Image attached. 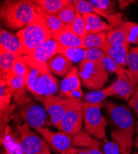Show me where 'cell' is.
Instances as JSON below:
<instances>
[{"instance_id": "6da1fadb", "label": "cell", "mask_w": 138, "mask_h": 154, "mask_svg": "<svg viewBox=\"0 0 138 154\" xmlns=\"http://www.w3.org/2000/svg\"><path fill=\"white\" fill-rule=\"evenodd\" d=\"M0 16L5 26L14 30L26 27L41 17L36 3L30 0L3 2Z\"/></svg>"}, {"instance_id": "7a4b0ae2", "label": "cell", "mask_w": 138, "mask_h": 154, "mask_svg": "<svg viewBox=\"0 0 138 154\" xmlns=\"http://www.w3.org/2000/svg\"><path fill=\"white\" fill-rule=\"evenodd\" d=\"M27 89L14 93V100L18 111L12 115V119H22L28 125L36 130L47 125V113L44 107L36 103L28 95Z\"/></svg>"}, {"instance_id": "3957f363", "label": "cell", "mask_w": 138, "mask_h": 154, "mask_svg": "<svg viewBox=\"0 0 138 154\" xmlns=\"http://www.w3.org/2000/svg\"><path fill=\"white\" fill-rule=\"evenodd\" d=\"M17 36L21 43L20 54L28 55L52 38V34L41 17L27 27L19 30Z\"/></svg>"}, {"instance_id": "277c9868", "label": "cell", "mask_w": 138, "mask_h": 154, "mask_svg": "<svg viewBox=\"0 0 138 154\" xmlns=\"http://www.w3.org/2000/svg\"><path fill=\"white\" fill-rule=\"evenodd\" d=\"M25 82L27 91L35 97L55 95L59 89L58 81L52 73L30 67L25 76Z\"/></svg>"}, {"instance_id": "5b68a950", "label": "cell", "mask_w": 138, "mask_h": 154, "mask_svg": "<svg viewBox=\"0 0 138 154\" xmlns=\"http://www.w3.org/2000/svg\"><path fill=\"white\" fill-rule=\"evenodd\" d=\"M78 72L81 83L91 90L102 89L108 81V73L102 61L89 62L83 60L79 64Z\"/></svg>"}, {"instance_id": "8992f818", "label": "cell", "mask_w": 138, "mask_h": 154, "mask_svg": "<svg viewBox=\"0 0 138 154\" xmlns=\"http://www.w3.org/2000/svg\"><path fill=\"white\" fill-rule=\"evenodd\" d=\"M104 102L98 104H89L84 102V130L97 140L106 139L107 120L100 112V108L103 107Z\"/></svg>"}, {"instance_id": "52a82bcc", "label": "cell", "mask_w": 138, "mask_h": 154, "mask_svg": "<svg viewBox=\"0 0 138 154\" xmlns=\"http://www.w3.org/2000/svg\"><path fill=\"white\" fill-rule=\"evenodd\" d=\"M69 99V104L63 117L60 130L72 137L82 131L84 122V102L82 99Z\"/></svg>"}, {"instance_id": "ba28073f", "label": "cell", "mask_w": 138, "mask_h": 154, "mask_svg": "<svg viewBox=\"0 0 138 154\" xmlns=\"http://www.w3.org/2000/svg\"><path fill=\"white\" fill-rule=\"evenodd\" d=\"M21 143L26 154H51L50 147L47 141L31 131L26 122L17 125Z\"/></svg>"}, {"instance_id": "9c48e42d", "label": "cell", "mask_w": 138, "mask_h": 154, "mask_svg": "<svg viewBox=\"0 0 138 154\" xmlns=\"http://www.w3.org/2000/svg\"><path fill=\"white\" fill-rule=\"evenodd\" d=\"M58 42L53 38L49 40L33 52L24 56L29 67L42 72H48L47 62L54 55L58 53Z\"/></svg>"}, {"instance_id": "30bf717a", "label": "cell", "mask_w": 138, "mask_h": 154, "mask_svg": "<svg viewBox=\"0 0 138 154\" xmlns=\"http://www.w3.org/2000/svg\"><path fill=\"white\" fill-rule=\"evenodd\" d=\"M43 106L50 117V123L60 130L61 120L69 104V99L51 95L35 97Z\"/></svg>"}, {"instance_id": "8fae6325", "label": "cell", "mask_w": 138, "mask_h": 154, "mask_svg": "<svg viewBox=\"0 0 138 154\" xmlns=\"http://www.w3.org/2000/svg\"><path fill=\"white\" fill-rule=\"evenodd\" d=\"M107 109L113 122L118 127V129L134 135L135 120L127 107L108 102Z\"/></svg>"}, {"instance_id": "7c38bea8", "label": "cell", "mask_w": 138, "mask_h": 154, "mask_svg": "<svg viewBox=\"0 0 138 154\" xmlns=\"http://www.w3.org/2000/svg\"><path fill=\"white\" fill-rule=\"evenodd\" d=\"M36 130L56 153L61 154L63 151L71 147L73 137L63 131L53 132L48 128L43 127L37 128Z\"/></svg>"}, {"instance_id": "4fadbf2b", "label": "cell", "mask_w": 138, "mask_h": 154, "mask_svg": "<svg viewBox=\"0 0 138 154\" xmlns=\"http://www.w3.org/2000/svg\"><path fill=\"white\" fill-rule=\"evenodd\" d=\"M59 96L63 98L69 99H82L84 97L82 91L78 69L76 67H74L72 70L63 79L60 85Z\"/></svg>"}, {"instance_id": "5bb4252c", "label": "cell", "mask_w": 138, "mask_h": 154, "mask_svg": "<svg viewBox=\"0 0 138 154\" xmlns=\"http://www.w3.org/2000/svg\"><path fill=\"white\" fill-rule=\"evenodd\" d=\"M12 95L6 85L5 80L1 79L0 82V117H1V136L3 135L9 120L13 115V109L10 105L11 98Z\"/></svg>"}, {"instance_id": "9a60e30c", "label": "cell", "mask_w": 138, "mask_h": 154, "mask_svg": "<svg viewBox=\"0 0 138 154\" xmlns=\"http://www.w3.org/2000/svg\"><path fill=\"white\" fill-rule=\"evenodd\" d=\"M48 71L59 76L65 77L73 69L72 62L66 56L57 53L47 62Z\"/></svg>"}, {"instance_id": "2e32d148", "label": "cell", "mask_w": 138, "mask_h": 154, "mask_svg": "<svg viewBox=\"0 0 138 154\" xmlns=\"http://www.w3.org/2000/svg\"><path fill=\"white\" fill-rule=\"evenodd\" d=\"M1 144L4 147L5 154H26L23 149L21 138L12 131L9 126H6L1 136Z\"/></svg>"}, {"instance_id": "e0dca14e", "label": "cell", "mask_w": 138, "mask_h": 154, "mask_svg": "<svg viewBox=\"0 0 138 154\" xmlns=\"http://www.w3.org/2000/svg\"><path fill=\"white\" fill-rule=\"evenodd\" d=\"M86 23V28L88 34L94 35L104 32H108L114 29L111 25L101 19L100 16L94 13L82 14Z\"/></svg>"}, {"instance_id": "ac0fdd59", "label": "cell", "mask_w": 138, "mask_h": 154, "mask_svg": "<svg viewBox=\"0 0 138 154\" xmlns=\"http://www.w3.org/2000/svg\"><path fill=\"white\" fill-rule=\"evenodd\" d=\"M21 43L17 35L1 27L0 32V49L7 52L20 54Z\"/></svg>"}, {"instance_id": "d6986e66", "label": "cell", "mask_w": 138, "mask_h": 154, "mask_svg": "<svg viewBox=\"0 0 138 154\" xmlns=\"http://www.w3.org/2000/svg\"><path fill=\"white\" fill-rule=\"evenodd\" d=\"M52 38L65 46L83 49L82 38L72 31L69 25L61 31L53 34Z\"/></svg>"}, {"instance_id": "ffe728a7", "label": "cell", "mask_w": 138, "mask_h": 154, "mask_svg": "<svg viewBox=\"0 0 138 154\" xmlns=\"http://www.w3.org/2000/svg\"><path fill=\"white\" fill-rule=\"evenodd\" d=\"M128 67V69H124V70L131 86L135 89L138 85V46L130 50Z\"/></svg>"}, {"instance_id": "44dd1931", "label": "cell", "mask_w": 138, "mask_h": 154, "mask_svg": "<svg viewBox=\"0 0 138 154\" xmlns=\"http://www.w3.org/2000/svg\"><path fill=\"white\" fill-rule=\"evenodd\" d=\"M130 45L127 40L126 33L121 26L114 28L107 32L105 47L123 46L130 50Z\"/></svg>"}, {"instance_id": "7402d4cb", "label": "cell", "mask_w": 138, "mask_h": 154, "mask_svg": "<svg viewBox=\"0 0 138 154\" xmlns=\"http://www.w3.org/2000/svg\"><path fill=\"white\" fill-rule=\"evenodd\" d=\"M112 138L119 146L121 154H130L133 146V135L117 129L111 133Z\"/></svg>"}, {"instance_id": "603a6c76", "label": "cell", "mask_w": 138, "mask_h": 154, "mask_svg": "<svg viewBox=\"0 0 138 154\" xmlns=\"http://www.w3.org/2000/svg\"><path fill=\"white\" fill-rule=\"evenodd\" d=\"M102 143L90 135L85 130H82L75 135L72 139L71 146L79 148L95 147L100 149Z\"/></svg>"}, {"instance_id": "cb8c5ba5", "label": "cell", "mask_w": 138, "mask_h": 154, "mask_svg": "<svg viewBox=\"0 0 138 154\" xmlns=\"http://www.w3.org/2000/svg\"><path fill=\"white\" fill-rule=\"evenodd\" d=\"M103 51L122 67L128 66L130 50L123 46H106Z\"/></svg>"}, {"instance_id": "d4e9b609", "label": "cell", "mask_w": 138, "mask_h": 154, "mask_svg": "<svg viewBox=\"0 0 138 154\" xmlns=\"http://www.w3.org/2000/svg\"><path fill=\"white\" fill-rule=\"evenodd\" d=\"M111 86L115 95L121 96L127 101L130 100L137 89V88L134 89L131 86L128 79H123L120 77H118L117 80Z\"/></svg>"}, {"instance_id": "484cf974", "label": "cell", "mask_w": 138, "mask_h": 154, "mask_svg": "<svg viewBox=\"0 0 138 154\" xmlns=\"http://www.w3.org/2000/svg\"><path fill=\"white\" fill-rule=\"evenodd\" d=\"M37 4V3H36ZM37 9L39 14L43 19V21L52 34L58 33L65 29L68 25L61 22L56 16L47 14L43 9L37 4Z\"/></svg>"}, {"instance_id": "4316f807", "label": "cell", "mask_w": 138, "mask_h": 154, "mask_svg": "<svg viewBox=\"0 0 138 154\" xmlns=\"http://www.w3.org/2000/svg\"><path fill=\"white\" fill-rule=\"evenodd\" d=\"M47 14L56 16L58 12L68 5L71 1L69 0H34Z\"/></svg>"}, {"instance_id": "83f0119b", "label": "cell", "mask_w": 138, "mask_h": 154, "mask_svg": "<svg viewBox=\"0 0 138 154\" xmlns=\"http://www.w3.org/2000/svg\"><path fill=\"white\" fill-rule=\"evenodd\" d=\"M107 32L98 34L89 35L82 38L83 49L97 48L103 50L106 46V38Z\"/></svg>"}, {"instance_id": "f1b7e54d", "label": "cell", "mask_w": 138, "mask_h": 154, "mask_svg": "<svg viewBox=\"0 0 138 154\" xmlns=\"http://www.w3.org/2000/svg\"><path fill=\"white\" fill-rule=\"evenodd\" d=\"M115 95L111 85L87 93L84 96V102L89 104H98L103 102L107 97Z\"/></svg>"}, {"instance_id": "f546056e", "label": "cell", "mask_w": 138, "mask_h": 154, "mask_svg": "<svg viewBox=\"0 0 138 154\" xmlns=\"http://www.w3.org/2000/svg\"><path fill=\"white\" fill-rule=\"evenodd\" d=\"M28 69L29 66L24 56H19L14 60L9 72L2 79L7 80L18 76H22L25 78L28 72Z\"/></svg>"}, {"instance_id": "4dcf8cb0", "label": "cell", "mask_w": 138, "mask_h": 154, "mask_svg": "<svg viewBox=\"0 0 138 154\" xmlns=\"http://www.w3.org/2000/svg\"><path fill=\"white\" fill-rule=\"evenodd\" d=\"M58 53L66 56L73 62H81L85 57L84 49L67 47L59 43L58 45Z\"/></svg>"}, {"instance_id": "1f68e13d", "label": "cell", "mask_w": 138, "mask_h": 154, "mask_svg": "<svg viewBox=\"0 0 138 154\" xmlns=\"http://www.w3.org/2000/svg\"><path fill=\"white\" fill-rule=\"evenodd\" d=\"M22 55L7 52L0 49V69H1V79H3L9 72L14 60Z\"/></svg>"}, {"instance_id": "d6a6232c", "label": "cell", "mask_w": 138, "mask_h": 154, "mask_svg": "<svg viewBox=\"0 0 138 154\" xmlns=\"http://www.w3.org/2000/svg\"><path fill=\"white\" fill-rule=\"evenodd\" d=\"M102 62L103 63L108 73H115L118 75V77H120V78L123 79H128L126 73H125L124 68L118 65L117 63H116L106 54L102 59Z\"/></svg>"}, {"instance_id": "836d02e7", "label": "cell", "mask_w": 138, "mask_h": 154, "mask_svg": "<svg viewBox=\"0 0 138 154\" xmlns=\"http://www.w3.org/2000/svg\"><path fill=\"white\" fill-rule=\"evenodd\" d=\"M74 2L71 1L70 3L63 8L56 14V17L67 25H70L76 17V9L74 6Z\"/></svg>"}, {"instance_id": "e575fe53", "label": "cell", "mask_w": 138, "mask_h": 154, "mask_svg": "<svg viewBox=\"0 0 138 154\" xmlns=\"http://www.w3.org/2000/svg\"><path fill=\"white\" fill-rule=\"evenodd\" d=\"M69 27L72 31L81 38H82L88 35L85 22L84 20L82 15L77 11L76 17H75L72 23L69 25Z\"/></svg>"}, {"instance_id": "d590c367", "label": "cell", "mask_w": 138, "mask_h": 154, "mask_svg": "<svg viewBox=\"0 0 138 154\" xmlns=\"http://www.w3.org/2000/svg\"><path fill=\"white\" fill-rule=\"evenodd\" d=\"M121 27L126 33L128 42L138 46V24L133 22H125Z\"/></svg>"}, {"instance_id": "8d00e7d4", "label": "cell", "mask_w": 138, "mask_h": 154, "mask_svg": "<svg viewBox=\"0 0 138 154\" xmlns=\"http://www.w3.org/2000/svg\"><path fill=\"white\" fill-rule=\"evenodd\" d=\"M6 85L12 92V94L20 92L26 88L25 78L22 76L12 77L11 79L5 80Z\"/></svg>"}, {"instance_id": "74e56055", "label": "cell", "mask_w": 138, "mask_h": 154, "mask_svg": "<svg viewBox=\"0 0 138 154\" xmlns=\"http://www.w3.org/2000/svg\"><path fill=\"white\" fill-rule=\"evenodd\" d=\"M105 53L103 50L97 48H87L85 49V60L89 62L102 61L105 56Z\"/></svg>"}, {"instance_id": "f35d334b", "label": "cell", "mask_w": 138, "mask_h": 154, "mask_svg": "<svg viewBox=\"0 0 138 154\" xmlns=\"http://www.w3.org/2000/svg\"><path fill=\"white\" fill-rule=\"evenodd\" d=\"M94 6L109 13L115 12V2L110 0H89V1Z\"/></svg>"}, {"instance_id": "ab89813d", "label": "cell", "mask_w": 138, "mask_h": 154, "mask_svg": "<svg viewBox=\"0 0 138 154\" xmlns=\"http://www.w3.org/2000/svg\"><path fill=\"white\" fill-rule=\"evenodd\" d=\"M74 6L76 11L82 15L87 13H93L95 7L85 0H76L74 2Z\"/></svg>"}, {"instance_id": "60d3db41", "label": "cell", "mask_w": 138, "mask_h": 154, "mask_svg": "<svg viewBox=\"0 0 138 154\" xmlns=\"http://www.w3.org/2000/svg\"><path fill=\"white\" fill-rule=\"evenodd\" d=\"M105 154H120V149L118 144L115 142H106L104 145Z\"/></svg>"}, {"instance_id": "b9f144b4", "label": "cell", "mask_w": 138, "mask_h": 154, "mask_svg": "<svg viewBox=\"0 0 138 154\" xmlns=\"http://www.w3.org/2000/svg\"><path fill=\"white\" fill-rule=\"evenodd\" d=\"M128 106L134 110L136 115H137L138 125V85L136 92L128 100Z\"/></svg>"}, {"instance_id": "7bdbcfd3", "label": "cell", "mask_w": 138, "mask_h": 154, "mask_svg": "<svg viewBox=\"0 0 138 154\" xmlns=\"http://www.w3.org/2000/svg\"><path fill=\"white\" fill-rule=\"evenodd\" d=\"M61 154H89L85 148H79L71 147L69 149L63 151Z\"/></svg>"}, {"instance_id": "ee69618b", "label": "cell", "mask_w": 138, "mask_h": 154, "mask_svg": "<svg viewBox=\"0 0 138 154\" xmlns=\"http://www.w3.org/2000/svg\"><path fill=\"white\" fill-rule=\"evenodd\" d=\"M137 2L136 1H133V0H118V5L120 9L123 10L127 8L131 4Z\"/></svg>"}, {"instance_id": "f6af8a7d", "label": "cell", "mask_w": 138, "mask_h": 154, "mask_svg": "<svg viewBox=\"0 0 138 154\" xmlns=\"http://www.w3.org/2000/svg\"><path fill=\"white\" fill-rule=\"evenodd\" d=\"M85 149L87 151V152L89 153V154H105L100 151V149L98 148L90 147V148H85Z\"/></svg>"}, {"instance_id": "bcb514c9", "label": "cell", "mask_w": 138, "mask_h": 154, "mask_svg": "<svg viewBox=\"0 0 138 154\" xmlns=\"http://www.w3.org/2000/svg\"><path fill=\"white\" fill-rule=\"evenodd\" d=\"M134 144L136 146V147L138 149V133L137 134L135 138V140H134Z\"/></svg>"}, {"instance_id": "7dc6e473", "label": "cell", "mask_w": 138, "mask_h": 154, "mask_svg": "<svg viewBox=\"0 0 138 154\" xmlns=\"http://www.w3.org/2000/svg\"><path fill=\"white\" fill-rule=\"evenodd\" d=\"M134 154H138V153H137V152H135L134 153Z\"/></svg>"}, {"instance_id": "c3c4849f", "label": "cell", "mask_w": 138, "mask_h": 154, "mask_svg": "<svg viewBox=\"0 0 138 154\" xmlns=\"http://www.w3.org/2000/svg\"><path fill=\"white\" fill-rule=\"evenodd\" d=\"M4 154H5V153H4Z\"/></svg>"}]
</instances>
